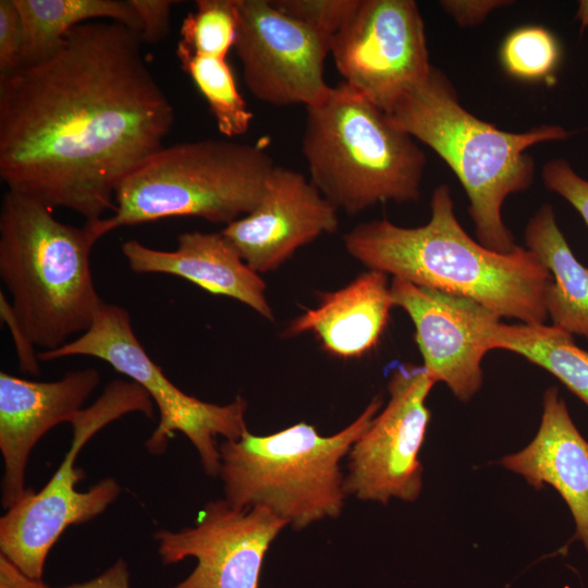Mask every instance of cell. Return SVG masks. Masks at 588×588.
Wrapping results in <instances>:
<instances>
[{"mask_svg":"<svg viewBox=\"0 0 588 588\" xmlns=\"http://www.w3.org/2000/svg\"><path fill=\"white\" fill-rule=\"evenodd\" d=\"M137 30L96 20L45 59L0 74V179L9 191L95 221L122 180L163 147L173 106Z\"/></svg>","mask_w":588,"mask_h":588,"instance_id":"6da1fadb","label":"cell"},{"mask_svg":"<svg viewBox=\"0 0 588 588\" xmlns=\"http://www.w3.org/2000/svg\"><path fill=\"white\" fill-rule=\"evenodd\" d=\"M430 220L404 228L387 219L354 226L343 236L346 252L369 270L415 285L474 299L501 318L544 323L549 270L528 248L491 250L458 222L448 185L434 188Z\"/></svg>","mask_w":588,"mask_h":588,"instance_id":"7a4b0ae2","label":"cell"},{"mask_svg":"<svg viewBox=\"0 0 588 588\" xmlns=\"http://www.w3.org/2000/svg\"><path fill=\"white\" fill-rule=\"evenodd\" d=\"M399 128L430 147L455 173L469 200L478 242L499 252L517 245L502 219L511 195L527 189L535 162L526 150L539 143L563 140L560 125L506 132L466 110L449 78L432 65L428 76L404 93L385 112Z\"/></svg>","mask_w":588,"mask_h":588,"instance_id":"3957f363","label":"cell"},{"mask_svg":"<svg viewBox=\"0 0 588 588\" xmlns=\"http://www.w3.org/2000/svg\"><path fill=\"white\" fill-rule=\"evenodd\" d=\"M99 238L52 209L7 191L0 210V277L13 311L35 346L53 351L84 333L105 303L93 280L90 253Z\"/></svg>","mask_w":588,"mask_h":588,"instance_id":"277c9868","label":"cell"},{"mask_svg":"<svg viewBox=\"0 0 588 588\" xmlns=\"http://www.w3.org/2000/svg\"><path fill=\"white\" fill-rule=\"evenodd\" d=\"M302 152L309 181L348 215L420 196L426 155L383 110L344 82L306 108Z\"/></svg>","mask_w":588,"mask_h":588,"instance_id":"5b68a950","label":"cell"},{"mask_svg":"<svg viewBox=\"0 0 588 588\" xmlns=\"http://www.w3.org/2000/svg\"><path fill=\"white\" fill-rule=\"evenodd\" d=\"M373 397L331 436L297 422L267 436L246 431L219 444L224 500L236 509L264 506L299 530L340 516L347 493L341 461L381 408Z\"/></svg>","mask_w":588,"mask_h":588,"instance_id":"8992f818","label":"cell"},{"mask_svg":"<svg viewBox=\"0 0 588 588\" xmlns=\"http://www.w3.org/2000/svg\"><path fill=\"white\" fill-rule=\"evenodd\" d=\"M274 166L260 145L231 139L163 146L122 180L113 213L86 222L98 238L172 217L226 226L257 207Z\"/></svg>","mask_w":588,"mask_h":588,"instance_id":"52a82bcc","label":"cell"},{"mask_svg":"<svg viewBox=\"0 0 588 588\" xmlns=\"http://www.w3.org/2000/svg\"><path fill=\"white\" fill-rule=\"evenodd\" d=\"M154 402L136 382L114 380L88 407L71 420L73 437L60 466L39 492L29 489L0 518V553L24 574L42 580L46 559L62 532L71 525L87 523L100 515L120 495L113 478H106L86 491L75 489L81 470L77 455L99 430L133 412L151 417Z\"/></svg>","mask_w":588,"mask_h":588,"instance_id":"ba28073f","label":"cell"},{"mask_svg":"<svg viewBox=\"0 0 588 588\" xmlns=\"http://www.w3.org/2000/svg\"><path fill=\"white\" fill-rule=\"evenodd\" d=\"M77 355L108 363L149 394L159 411V422L145 442L152 455L164 453L173 433L181 432L198 452L205 473L217 477L220 473L217 438L237 440L248 431L247 403L243 397L218 405L184 393L149 357L133 331L128 311L119 305L103 303L87 331L57 350L39 352L38 358L49 362Z\"/></svg>","mask_w":588,"mask_h":588,"instance_id":"9c48e42d","label":"cell"},{"mask_svg":"<svg viewBox=\"0 0 588 588\" xmlns=\"http://www.w3.org/2000/svg\"><path fill=\"white\" fill-rule=\"evenodd\" d=\"M436 382L422 366L395 364L390 399L348 452L344 487L347 495L388 504L415 501L422 488L419 452L430 411L426 400Z\"/></svg>","mask_w":588,"mask_h":588,"instance_id":"30bf717a","label":"cell"},{"mask_svg":"<svg viewBox=\"0 0 588 588\" xmlns=\"http://www.w3.org/2000/svg\"><path fill=\"white\" fill-rule=\"evenodd\" d=\"M330 53L344 83L384 112L432 68L413 0H359Z\"/></svg>","mask_w":588,"mask_h":588,"instance_id":"8fae6325","label":"cell"},{"mask_svg":"<svg viewBox=\"0 0 588 588\" xmlns=\"http://www.w3.org/2000/svg\"><path fill=\"white\" fill-rule=\"evenodd\" d=\"M234 45L243 78L261 102L283 107L320 100L330 86L323 77L331 38L278 11L270 0H236Z\"/></svg>","mask_w":588,"mask_h":588,"instance_id":"7c38bea8","label":"cell"},{"mask_svg":"<svg viewBox=\"0 0 588 588\" xmlns=\"http://www.w3.org/2000/svg\"><path fill=\"white\" fill-rule=\"evenodd\" d=\"M287 523L264 506L236 509L210 501L194 526L154 534L163 564L194 558L196 566L171 588H259L265 556Z\"/></svg>","mask_w":588,"mask_h":588,"instance_id":"4fadbf2b","label":"cell"},{"mask_svg":"<svg viewBox=\"0 0 588 588\" xmlns=\"http://www.w3.org/2000/svg\"><path fill=\"white\" fill-rule=\"evenodd\" d=\"M390 289L394 306L415 326L422 367L436 383H445L460 401L468 402L482 384L488 332L501 317L474 299L400 278L392 279Z\"/></svg>","mask_w":588,"mask_h":588,"instance_id":"5bb4252c","label":"cell"},{"mask_svg":"<svg viewBox=\"0 0 588 588\" xmlns=\"http://www.w3.org/2000/svg\"><path fill=\"white\" fill-rule=\"evenodd\" d=\"M338 228V209L304 174L274 166L257 207L221 233L260 274L278 269L299 247Z\"/></svg>","mask_w":588,"mask_h":588,"instance_id":"9a60e30c","label":"cell"},{"mask_svg":"<svg viewBox=\"0 0 588 588\" xmlns=\"http://www.w3.org/2000/svg\"><path fill=\"white\" fill-rule=\"evenodd\" d=\"M100 382L94 368L66 372L54 381H33L0 372V451L3 458L1 504L9 510L25 487L28 457L52 427L70 420Z\"/></svg>","mask_w":588,"mask_h":588,"instance_id":"2e32d148","label":"cell"},{"mask_svg":"<svg viewBox=\"0 0 588 588\" xmlns=\"http://www.w3.org/2000/svg\"><path fill=\"white\" fill-rule=\"evenodd\" d=\"M121 250L136 273H163L183 278L203 290L234 298L273 321L266 297V282L242 258L220 232H184L174 250L148 247L137 240L125 241Z\"/></svg>","mask_w":588,"mask_h":588,"instance_id":"e0dca14e","label":"cell"},{"mask_svg":"<svg viewBox=\"0 0 588 588\" xmlns=\"http://www.w3.org/2000/svg\"><path fill=\"white\" fill-rule=\"evenodd\" d=\"M501 464L535 489L553 487L574 517V539H579L588 551V441L574 425L555 387L544 392L535 438L522 451L504 456Z\"/></svg>","mask_w":588,"mask_h":588,"instance_id":"ac0fdd59","label":"cell"},{"mask_svg":"<svg viewBox=\"0 0 588 588\" xmlns=\"http://www.w3.org/2000/svg\"><path fill=\"white\" fill-rule=\"evenodd\" d=\"M393 306L388 274L368 270L340 290L320 293L318 305L292 320L283 335L313 332L327 353L358 358L378 344Z\"/></svg>","mask_w":588,"mask_h":588,"instance_id":"d6986e66","label":"cell"},{"mask_svg":"<svg viewBox=\"0 0 588 588\" xmlns=\"http://www.w3.org/2000/svg\"><path fill=\"white\" fill-rule=\"evenodd\" d=\"M525 243L552 277L544 293L552 324L588 340V268L573 254L549 204L529 220Z\"/></svg>","mask_w":588,"mask_h":588,"instance_id":"ffe728a7","label":"cell"},{"mask_svg":"<svg viewBox=\"0 0 588 588\" xmlns=\"http://www.w3.org/2000/svg\"><path fill=\"white\" fill-rule=\"evenodd\" d=\"M14 1L25 33L22 65L50 56L72 28L86 22L108 20L122 23L138 33L142 29L140 20L128 0Z\"/></svg>","mask_w":588,"mask_h":588,"instance_id":"44dd1931","label":"cell"},{"mask_svg":"<svg viewBox=\"0 0 588 588\" xmlns=\"http://www.w3.org/2000/svg\"><path fill=\"white\" fill-rule=\"evenodd\" d=\"M488 350L516 353L556 377L588 406V352L573 334L553 324L498 321L487 336Z\"/></svg>","mask_w":588,"mask_h":588,"instance_id":"7402d4cb","label":"cell"},{"mask_svg":"<svg viewBox=\"0 0 588 588\" xmlns=\"http://www.w3.org/2000/svg\"><path fill=\"white\" fill-rule=\"evenodd\" d=\"M181 66L206 99L219 132L228 139L245 134L254 118L225 59L193 53L176 46Z\"/></svg>","mask_w":588,"mask_h":588,"instance_id":"603a6c76","label":"cell"},{"mask_svg":"<svg viewBox=\"0 0 588 588\" xmlns=\"http://www.w3.org/2000/svg\"><path fill=\"white\" fill-rule=\"evenodd\" d=\"M237 29L236 0H197L182 22L177 45L196 54L225 59Z\"/></svg>","mask_w":588,"mask_h":588,"instance_id":"cb8c5ba5","label":"cell"},{"mask_svg":"<svg viewBox=\"0 0 588 588\" xmlns=\"http://www.w3.org/2000/svg\"><path fill=\"white\" fill-rule=\"evenodd\" d=\"M561 49L553 34L541 26H525L504 39L500 59L505 71L517 78L547 79L555 71Z\"/></svg>","mask_w":588,"mask_h":588,"instance_id":"d4e9b609","label":"cell"},{"mask_svg":"<svg viewBox=\"0 0 588 588\" xmlns=\"http://www.w3.org/2000/svg\"><path fill=\"white\" fill-rule=\"evenodd\" d=\"M283 14L331 39L355 13L359 0H270Z\"/></svg>","mask_w":588,"mask_h":588,"instance_id":"484cf974","label":"cell"},{"mask_svg":"<svg viewBox=\"0 0 588 588\" xmlns=\"http://www.w3.org/2000/svg\"><path fill=\"white\" fill-rule=\"evenodd\" d=\"M546 187L568 201L588 226V181L583 179L565 159H553L542 168Z\"/></svg>","mask_w":588,"mask_h":588,"instance_id":"4316f807","label":"cell"},{"mask_svg":"<svg viewBox=\"0 0 588 588\" xmlns=\"http://www.w3.org/2000/svg\"><path fill=\"white\" fill-rule=\"evenodd\" d=\"M24 47V26L15 1L0 0V74L23 64Z\"/></svg>","mask_w":588,"mask_h":588,"instance_id":"83f0119b","label":"cell"},{"mask_svg":"<svg viewBox=\"0 0 588 588\" xmlns=\"http://www.w3.org/2000/svg\"><path fill=\"white\" fill-rule=\"evenodd\" d=\"M136 11L140 24L143 44H154L163 39L170 29L171 8L177 1L171 0H128Z\"/></svg>","mask_w":588,"mask_h":588,"instance_id":"f1b7e54d","label":"cell"},{"mask_svg":"<svg viewBox=\"0 0 588 588\" xmlns=\"http://www.w3.org/2000/svg\"><path fill=\"white\" fill-rule=\"evenodd\" d=\"M0 314L12 334L21 370L33 376L39 375L40 360L35 352V345L25 333L13 311L12 304L8 302L2 292L0 294Z\"/></svg>","mask_w":588,"mask_h":588,"instance_id":"f546056e","label":"cell"},{"mask_svg":"<svg viewBox=\"0 0 588 588\" xmlns=\"http://www.w3.org/2000/svg\"><path fill=\"white\" fill-rule=\"evenodd\" d=\"M441 8L462 27L481 23L493 10L512 4L506 0H443Z\"/></svg>","mask_w":588,"mask_h":588,"instance_id":"4dcf8cb0","label":"cell"},{"mask_svg":"<svg viewBox=\"0 0 588 588\" xmlns=\"http://www.w3.org/2000/svg\"><path fill=\"white\" fill-rule=\"evenodd\" d=\"M130 578L127 563L123 559H119L95 578L62 588H131Z\"/></svg>","mask_w":588,"mask_h":588,"instance_id":"1f68e13d","label":"cell"},{"mask_svg":"<svg viewBox=\"0 0 588 588\" xmlns=\"http://www.w3.org/2000/svg\"><path fill=\"white\" fill-rule=\"evenodd\" d=\"M0 588H49L42 580L24 574L5 555L0 553Z\"/></svg>","mask_w":588,"mask_h":588,"instance_id":"d6a6232c","label":"cell"},{"mask_svg":"<svg viewBox=\"0 0 588 588\" xmlns=\"http://www.w3.org/2000/svg\"><path fill=\"white\" fill-rule=\"evenodd\" d=\"M575 19L580 23V32H584L588 27V0H580L578 2Z\"/></svg>","mask_w":588,"mask_h":588,"instance_id":"836d02e7","label":"cell"}]
</instances>
